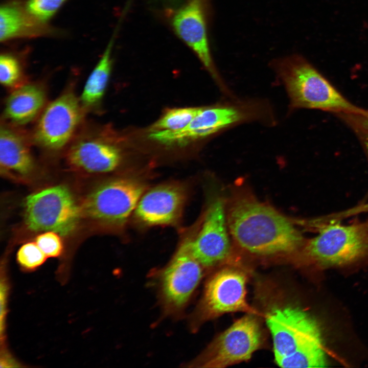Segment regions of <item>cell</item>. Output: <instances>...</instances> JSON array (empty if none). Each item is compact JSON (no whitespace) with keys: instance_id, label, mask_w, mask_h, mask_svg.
Segmentation results:
<instances>
[{"instance_id":"obj_1","label":"cell","mask_w":368,"mask_h":368,"mask_svg":"<svg viewBox=\"0 0 368 368\" xmlns=\"http://www.w3.org/2000/svg\"><path fill=\"white\" fill-rule=\"evenodd\" d=\"M226 216L231 238L251 254H292L305 242L290 219L248 194L234 195L226 204Z\"/></svg>"},{"instance_id":"obj_2","label":"cell","mask_w":368,"mask_h":368,"mask_svg":"<svg viewBox=\"0 0 368 368\" xmlns=\"http://www.w3.org/2000/svg\"><path fill=\"white\" fill-rule=\"evenodd\" d=\"M289 99V110L316 109L354 115L364 109L347 100L305 59L294 55L280 58L272 64Z\"/></svg>"},{"instance_id":"obj_3","label":"cell","mask_w":368,"mask_h":368,"mask_svg":"<svg viewBox=\"0 0 368 368\" xmlns=\"http://www.w3.org/2000/svg\"><path fill=\"white\" fill-rule=\"evenodd\" d=\"M150 177L144 171L131 170L106 180L86 197L81 212L106 229L123 232L150 186Z\"/></svg>"},{"instance_id":"obj_4","label":"cell","mask_w":368,"mask_h":368,"mask_svg":"<svg viewBox=\"0 0 368 368\" xmlns=\"http://www.w3.org/2000/svg\"><path fill=\"white\" fill-rule=\"evenodd\" d=\"M254 121L270 125L275 123L269 105L258 100L225 102L201 107L189 124L181 129L151 132L149 137L167 146H185L239 124Z\"/></svg>"},{"instance_id":"obj_5","label":"cell","mask_w":368,"mask_h":368,"mask_svg":"<svg viewBox=\"0 0 368 368\" xmlns=\"http://www.w3.org/2000/svg\"><path fill=\"white\" fill-rule=\"evenodd\" d=\"M24 218L33 231H52L67 236L76 229L81 216L71 192L62 185L34 193L25 200Z\"/></svg>"},{"instance_id":"obj_6","label":"cell","mask_w":368,"mask_h":368,"mask_svg":"<svg viewBox=\"0 0 368 368\" xmlns=\"http://www.w3.org/2000/svg\"><path fill=\"white\" fill-rule=\"evenodd\" d=\"M193 231L192 225L182 233L175 253L160 273V298L168 312L184 308L202 277L204 268L191 250Z\"/></svg>"},{"instance_id":"obj_7","label":"cell","mask_w":368,"mask_h":368,"mask_svg":"<svg viewBox=\"0 0 368 368\" xmlns=\"http://www.w3.org/2000/svg\"><path fill=\"white\" fill-rule=\"evenodd\" d=\"M266 320L275 360L297 352L325 351L317 324L303 310L290 306L274 308Z\"/></svg>"},{"instance_id":"obj_8","label":"cell","mask_w":368,"mask_h":368,"mask_svg":"<svg viewBox=\"0 0 368 368\" xmlns=\"http://www.w3.org/2000/svg\"><path fill=\"white\" fill-rule=\"evenodd\" d=\"M190 192L189 183L184 181L170 180L150 186L141 197L131 221L142 228L178 227Z\"/></svg>"},{"instance_id":"obj_9","label":"cell","mask_w":368,"mask_h":368,"mask_svg":"<svg viewBox=\"0 0 368 368\" xmlns=\"http://www.w3.org/2000/svg\"><path fill=\"white\" fill-rule=\"evenodd\" d=\"M195 223L190 241L193 255L204 268L223 261L231 251L226 203L219 197H211Z\"/></svg>"},{"instance_id":"obj_10","label":"cell","mask_w":368,"mask_h":368,"mask_svg":"<svg viewBox=\"0 0 368 368\" xmlns=\"http://www.w3.org/2000/svg\"><path fill=\"white\" fill-rule=\"evenodd\" d=\"M303 247L307 256L319 264L348 263L367 251L368 228L360 224H329L305 242Z\"/></svg>"},{"instance_id":"obj_11","label":"cell","mask_w":368,"mask_h":368,"mask_svg":"<svg viewBox=\"0 0 368 368\" xmlns=\"http://www.w3.org/2000/svg\"><path fill=\"white\" fill-rule=\"evenodd\" d=\"M107 135L94 126L77 131L66 147L68 165L74 170L94 174L120 170L124 165V154Z\"/></svg>"},{"instance_id":"obj_12","label":"cell","mask_w":368,"mask_h":368,"mask_svg":"<svg viewBox=\"0 0 368 368\" xmlns=\"http://www.w3.org/2000/svg\"><path fill=\"white\" fill-rule=\"evenodd\" d=\"M261 333L251 315L237 320L220 334L189 366L224 367L248 360L260 347Z\"/></svg>"},{"instance_id":"obj_13","label":"cell","mask_w":368,"mask_h":368,"mask_svg":"<svg viewBox=\"0 0 368 368\" xmlns=\"http://www.w3.org/2000/svg\"><path fill=\"white\" fill-rule=\"evenodd\" d=\"M246 278L241 271L226 268L216 272L207 282L202 297L191 318L196 328L203 321L226 313L257 312L246 301Z\"/></svg>"},{"instance_id":"obj_14","label":"cell","mask_w":368,"mask_h":368,"mask_svg":"<svg viewBox=\"0 0 368 368\" xmlns=\"http://www.w3.org/2000/svg\"><path fill=\"white\" fill-rule=\"evenodd\" d=\"M84 111L75 94L65 91L42 111L33 131V141L49 151L65 148L77 132Z\"/></svg>"},{"instance_id":"obj_15","label":"cell","mask_w":368,"mask_h":368,"mask_svg":"<svg viewBox=\"0 0 368 368\" xmlns=\"http://www.w3.org/2000/svg\"><path fill=\"white\" fill-rule=\"evenodd\" d=\"M172 24L178 37L197 55L225 92L228 93L226 85L218 77L212 59L202 1L189 0L175 13Z\"/></svg>"},{"instance_id":"obj_16","label":"cell","mask_w":368,"mask_h":368,"mask_svg":"<svg viewBox=\"0 0 368 368\" xmlns=\"http://www.w3.org/2000/svg\"><path fill=\"white\" fill-rule=\"evenodd\" d=\"M58 30L32 14L25 2L10 0L0 8V40L6 42L18 39L53 36Z\"/></svg>"},{"instance_id":"obj_17","label":"cell","mask_w":368,"mask_h":368,"mask_svg":"<svg viewBox=\"0 0 368 368\" xmlns=\"http://www.w3.org/2000/svg\"><path fill=\"white\" fill-rule=\"evenodd\" d=\"M0 163L5 173L26 177L34 169L29 140L20 131L9 125H1Z\"/></svg>"},{"instance_id":"obj_18","label":"cell","mask_w":368,"mask_h":368,"mask_svg":"<svg viewBox=\"0 0 368 368\" xmlns=\"http://www.w3.org/2000/svg\"><path fill=\"white\" fill-rule=\"evenodd\" d=\"M45 100L41 86L25 83L12 90L6 103L4 117L14 125L26 124L40 112Z\"/></svg>"},{"instance_id":"obj_19","label":"cell","mask_w":368,"mask_h":368,"mask_svg":"<svg viewBox=\"0 0 368 368\" xmlns=\"http://www.w3.org/2000/svg\"><path fill=\"white\" fill-rule=\"evenodd\" d=\"M114 36H113L109 40L86 82L80 99L84 111L97 105L104 94L111 69V54Z\"/></svg>"},{"instance_id":"obj_20","label":"cell","mask_w":368,"mask_h":368,"mask_svg":"<svg viewBox=\"0 0 368 368\" xmlns=\"http://www.w3.org/2000/svg\"><path fill=\"white\" fill-rule=\"evenodd\" d=\"M200 108H179L169 110L152 125L151 132L181 129L189 124Z\"/></svg>"},{"instance_id":"obj_21","label":"cell","mask_w":368,"mask_h":368,"mask_svg":"<svg viewBox=\"0 0 368 368\" xmlns=\"http://www.w3.org/2000/svg\"><path fill=\"white\" fill-rule=\"evenodd\" d=\"M23 69L18 56L12 53H4L0 56L1 83L13 90L26 83L22 81Z\"/></svg>"},{"instance_id":"obj_22","label":"cell","mask_w":368,"mask_h":368,"mask_svg":"<svg viewBox=\"0 0 368 368\" xmlns=\"http://www.w3.org/2000/svg\"><path fill=\"white\" fill-rule=\"evenodd\" d=\"M47 257L36 242L23 244L17 252V260L26 269L32 270L41 265Z\"/></svg>"},{"instance_id":"obj_23","label":"cell","mask_w":368,"mask_h":368,"mask_svg":"<svg viewBox=\"0 0 368 368\" xmlns=\"http://www.w3.org/2000/svg\"><path fill=\"white\" fill-rule=\"evenodd\" d=\"M67 0H28V10L39 19L48 22Z\"/></svg>"},{"instance_id":"obj_24","label":"cell","mask_w":368,"mask_h":368,"mask_svg":"<svg viewBox=\"0 0 368 368\" xmlns=\"http://www.w3.org/2000/svg\"><path fill=\"white\" fill-rule=\"evenodd\" d=\"M59 235L54 232L47 231L37 237L36 243L47 258L57 257L62 253L63 244Z\"/></svg>"},{"instance_id":"obj_25","label":"cell","mask_w":368,"mask_h":368,"mask_svg":"<svg viewBox=\"0 0 368 368\" xmlns=\"http://www.w3.org/2000/svg\"><path fill=\"white\" fill-rule=\"evenodd\" d=\"M366 212H368V203L356 206L339 213L331 215V217L332 219L336 220Z\"/></svg>"},{"instance_id":"obj_26","label":"cell","mask_w":368,"mask_h":368,"mask_svg":"<svg viewBox=\"0 0 368 368\" xmlns=\"http://www.w3.org/2000/svg\"><path fill=\"white\" fill-rule=\"evenodd\" d=\"M358 124L364 129L368 130V110H363L360 114H357Z\"/></svg>"},{"instance_id":"obj_27","label":"cell","mask_w":368,"mask_h":368,"mask_svg":"<svg viewBox=\"0 0 368 368\" xmlns=\"http://www.w3.org/2000/svg\"><path fill=\"white\" fill-rule=\"evenodd\" d=\"M364 145L368 154V135L365 138Z\"/></svg>"}]
</instances>
